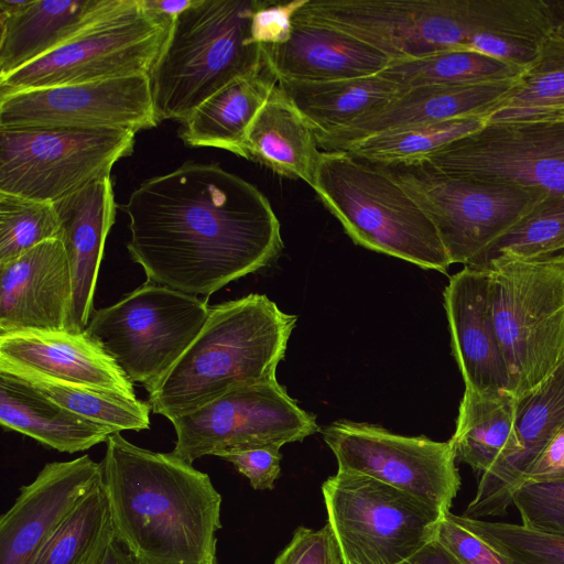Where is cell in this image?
I'll list each match as a JSON object with an SVG mask.
<instances>
[{
	"instance_id": "cell-1",
	"label": "cell",
	"mask_w": 564,
	"mask_h": 564,
	"mask_svg": "<svg viewBox=\"0 0 564 564\" xmlns=\"http://www.w3.org/2000/svg\"><path fill=\"white\" fill-rule=\"evenodd\" d=\"M120 208L128 252L147 282L206 300L270 264L280 221L253 184L215 163L188 161L143 181Z\"/></svg>"
},
{
	"instance_id": "cell-2",
	"label": "cell",
	"mask_w": 564,
	"mask_h": 564,
	"mask_svg": "<svg viewBox=\"0 0 564 564\" xmlns=\"http://www.w3.org/2000/svg\"><path fill=\"white\" fill-rule=\"evenodd\" d=\"M100 462L116 539L141 564H218L221 495L209 476L120 432Z\"/></svg>"
},
{
	"instance_id": "cell-3",
	"label": "cell",
	"mask_w": 564,
	"mask_h": 564,
	"mask_svg": "<svg viewBox=\"0 0 564 564\" xmlns=\"http://www.w3.org/2000/svg\"><path fill=\"white\" fill-rule=\"evenodd\" d=\"M296 321L264 294L209 306L197 337L148 392L151 411L173 421L232 390L275 381Z\"/></svg>"
},
{
	"instance_id": "cell-4",
	"label": "cell",
	"mask_w": 564,
	"mask_h": 564,
	"mask_svg": "<svg viewBox=\"0 0 564 564\" xmlns=\"http://www.w3.org/2000/svg\"><path fill=\"white\" fill-rule=\"evenodd\" d=\"M294 21L344 32L392 61L467 51L484 35L512 36L510 0H307Z\"/></svg>"
},
{
	"instance_id": "cell-5",
	"label": "cell",
	"mask_w": 564,
	"mask_h": 564,
	"mask_svg": "<svg viewBox=\"0 0 564 564\" xmlns=\"http://www.w3.org/2000/svg\"><path fill=\"white\" fill-rule=\"evenodd\" d=\"M258 0H194L175 18L149 74L158 123L184 121L232 79L267 59L265 47L250 43Z\"/></svg>"
},
{
	"instance_id": "cell-6",
	"label": "cell",
	"mask_w": 564,
	"mask_h": 564,
	"mask_svg": "<svg viewBox=\"0 0 564 564\" xmlns=\"http://www.w3.org/2000/svg\"><path fill=\"white\" fill-rule=\"evenodd\" d=\"M311 187L356 245L447 272L452 263L435 226L386 167L321 151Z\"/></svg>"
},
{
	"instance_id": "cell-7",
	"label": "cell",
	"mask_w": 564,
	"mask_h": 564,
	"mask_svg": "<svg viewBox=\"0 0 564 564\" xmlns=\"http://www.w3.org/2000/svg\"><path fill=\"white\" fill-rule=\"evenodd\" d=\"M490 271L492 318L519 400L564 360V251L540 258H497Z\"/></svg>"
},
{
	"instance_id": "cell-8",
	"label": "cell",
	"mask_w": 564,
	"mask_h": 564,
	"mask_svg": "<svg viewBox=\"0 0 564 564\" xmlns=\"http://www.w3.org/2000/svg\"><path fill=\"white\" fill-rule=\"evenodd\" d=\"M343 564H401L435 541L445 516L371 477L339 471L322 485Z\"/></svg>"
},
{
	"instance_id": "cell-9",
	"label": "cell",
	"mask_w": 564,
	"mask_h": 564,
	"mask_svg": "<svg viewBox=\"0 0 564 564\" xmlns=\"http://www.w3.org/2000/svg\"><path fill=\"white\" fill-rule=\"evenodd\" d=\"M207 300L150 282L117 303L94 311L85 332L127 379L149 392L204 327Z\"/></svg>"
},
{
	"instance_id": "cell-10",
	"label": "cell",
	"mask_w": 564,
	"mask_h": 564,
	"mask_svg": "<svg viewBox=\"0 0 564 564\" xmlns=\"http://www.w3.org/2000/svg\"><path fill=\"white\" fill-rule=\"evenodd\" d=\"M383 167L431 219L451 263L464 267L477 265L547 195L451 176L424 162Z\"/></svg>"
},
{
	"instance_id": "cell-11",
	"label": "cell",
	"mask_w": 564,
	"mask_h": 564,
	"mask_svg": "<svg viewBox=\"0 0 564 564\" xmlns=\"http://www.w3.org/2000/svg\"><path fill=\"white\" fill-rule=\"evenodd\" d=\"M174 20L126 3L31 64L0 77V96L62 85L149 75Z\"/></svg>"
},
{
	"instance_id": "cell-12",
	"label": "cell",
	"mask_w": 564,
	"mask_h": 564,
	"mask_svg": "<svg viewBox=\"0 0 564 564\" xmlns=\"http://www.w3.org/2000/svg\"><path fill=\"white\" fill-rule=\"evenodd\" d=\"M135 132L126 129L0 128V192L56 203L110 177L130 155Z\"/></svg>"
},
{
	"instance_id": "cell-13",
	"label": "cell",
	"mask_w": 564,
	"mask_h": 564,
	"mask_svg": "<svg viewBox=\"0 0 564 564\" xmlns=\"http://www.w3.org/2000/svg\"><path fill=\"white\" fill-rule=\"evenodd\" d=\"M171 422L176 434L171 453L188 464L232 451L282 447L318 431L315 416L278 380L232 390Z\"/></svg>"
},
{
	"instance_id": "cell-14",
	"label": "cell",
	"mask_w": 564,
	"mask_h": 564,
	"mask_svg": "<svg viewBox=\"0 0 564 564\" xmlns=\"http://www.w3.org/2000/svg\"><path fill=\"white\" fill-rule=\"evenodd\" d=\"M322 434L339 471L371 477L415 496L443 514L449 512L460 488L451 441L403 436L347 420L333 422Z\"/></svg>"
},
{
	"instance_id": "cell-15",
	"label": "cell",
	"mask_w": 564,
	"mask_h": 564,
	"mask_svg": "<svg viewBox=\"0 0 564 564\" xmlns=\"http://www.w3.org/2000/svg\"><path fill=\"white\" fill-rule=\"evenodd\" d=\"M424 163L451 176L564 195V121L485 123Z\"/></svg>"
},
{
	"instance_id": "cell-16",
	"label": "cell",
	"mask_w": 564,
	"mask_h": 564,
	"mask_svg": "<svg viewBox=\"0 0 564 564\" xmlns=\"http://www.w3.org/2000/svg\"><path fill=\"white\" fill-rule=\"evenodd\" d=\"M158 124L149 75L0 96L2 129H126L137 133Z\"/></svg>"
},
{
	"instance_id": "cell-17",
	"label": "cell",
	"mask_w": 564,
	"mask_h": 564,
	"mask_svg": "<svg viewBox=\"0 0 564 564\" xmlns=\"http://www.w3.org/2000/svg\"><path fill=\"white\" fill-rule=\"evenodd\" d=\"M100 478V463L88 455L47 463L0 518V564H32Z\"/></svg>"
},
{
	"instance_id": "cell-18",
	"label": "cell",
	"mask_w": 564,
	"mask_h": 564,
	"mask_svg": "<svg viewBox=\"0 0 564 564\" xmlns=\"http://www.w3.org/2000/svg\"><path fill=\"white\" fill-rule=\"evenodd\" d=\"M73 280L61 239L0 264V335L68 330Z\"/></svg>"
},
{
	"instance_id": "cell-19",
	"label": "cell",
	"mask_w": 564,
	"mask_h": 564,
	"mask_svg": "<svg viewBox=\"0 0 564 564\" xmlns=\"http://www.w3.org/2000/svg\"><path fill=\"white\" fill-rule=\"evenodd\" d=\"M0 371L108 389L135 397L133 384L85 330L0 335Z\"/></svg>"
},
{
	"instance_id": "cell-20",
	"label": "cell",
	"mask_w": 564,
	"mask_h": 564,
	"mask_svg": "<svg viewBox=\"0 0 564 564\" xmlns=\"http://www.w3.org/2000/svg\"><path fill=\"white\" fill-rule=\"evenodd\" d=\"M444 307L452 352L465 388L509 390V375L496 333L490 293V271L465 265L449 278Z\"/></svg>"
},
{
	"instance_id": "cell-21",
	"label": "cell",
	"mask_w": 564,
	"mask_h": 564,
	"mask_svg": "<svg viewBox=\"0 0 564 564\" xmlns=\"http://www.w3.org/2000/svg\"><path fill=\"white\" fill-rule=\"evenodd\" d=\"M517 79L474 85H429L403 88L380 108L336 131L316 135L323 151H344L373 134L462 117H486Z\"/></svg>"
},
{
	"instance_id": "cell-22",
	"label": "cell",
	"mask_w": 564,
	"mask_h": 564,
	"mask_svg": "<svg viewBox=\"0 0 564 564\" xmlns=\"http://www.w3.org/2000/svg\"><path fill=\"white\" fill-rule=\"evenodd\" d=\"M564 425V360L530 394L519 400L518 451L481 474L475 497L463 516L471 519L506 514L512 495L555 433Z\"/></svg>"
},
{
	"instance_id": "cell-23",
	"label": "cell",
	"mask_w": 564,
	"mask_h": 564,
	"mask_svg": "<svg viewBox=\"0 0 564 564\" xmlns=\"http://www.w3.org/2000/svg\"><path fill=\"white\" fill-rule=\"evenodd\" d=\"M73 280L68 332L85 330L94 313V295L107 236L117 204L110 177L54 203Z\"/></svg>"
},
{
	"instance_id": "cell-24",
	"label": "cell",
	"mask_w": 564,
	"mask_h": 564,
	"mask_svg": "<svg viewBox=\"0 0 564 564\" xmlns=\"http://www.w3.org/2000/svg\"><path fill=\"white\" fill-rule=\"evenodd\" d=\"M127 0H29L0 13V77L54 51Z\"/></svg>"
},
{
	"instance_id": "cell-25",
	"label": "cell",
	"mask_w": 564,
	"mask_h": 564,
	"mask_svg": "<svg viewBox=\"0 0 564 564\" xmlns=\"http://www.w3.org/2000/svg\"><path fill=\"white\" fill-rule=\"evenodd\" d=\"M278 79L327 82L378 75L391 58L329 26L297 22L288 42L265 47Z\"/></svg>"
},
{
	"instance_id": "cell-26",
	"label": "cell",
	"mask_w": 564,
	"mask_h": 564,
	"mask_svg": "<svg viewBox=\"0 0 564 564\" xmlns=\"http://www.w3.org/2000/svg\"><path fill=\"white\" fill-rule=\"evenodd\" d=\"M278 77L267 59L232 79L182 121L178 137L188 147H210L246 159L249 126L264 105Z\"/></svg>"
},
{
	"instance_id": "cell-27",
	"label": "cell",
	"mask_w": 564,
	"mask_h": 564,
	"mask_svg": "<svg viewBox=\"0 0 564 564\" xmlns=\"http://www.w3.org/2000/svg\"><path fill=\"white\" fill-rule=\"evenodd\" d=\"M0 423L63 453L107 442L113 432L50 400L29 382L0 371Z\"/></svg>"
},
{
	"instance_id": "cell-28",
	"label": "cell",
	"mask_w": 564,
	"mask_h": 564,
	"mask_svg": "<svg viewBox=\"0 0 564 564\" xmlns=\"http://www.w3.org/2000/svg\"><path fill=\"white\" fill-rule=\"evenodd\" d=\"M245 153L283 177L313 183L321 153L316 134L279 84L248 128Z\"/></svg>"
},
{
	"instance_id": "cell-29",
	"label": "cell",
	"mask_w": 564,
	"mask_h": 564,
	"mask_svg": "<svg viewBox=\"0 0 564 564\" xmlns=\"http://www.w3.org/2000/svg\"><path fill=\"white\" fill-rule=\"evenodd\" d=\"M519 399L508 390L465 388L449 440L456 458L481 474L519 448L516 424Z\"/></svg>"
},
{
	"instance_id": "cell-30",
	"label": "cell",
	"mask_w": 564,
	"mask_h": 564,
	"mask_svg": "<svg viewBox=\"0 0 564 564\" xmlns=\"http://www.w3.org/2000/svg\"><path fill=\"white\" fill-rule=\"evenodd\" d=\"M278 84L316 135L348 126L403 89L379 74L327 82L278 79Z\"/></svg>"
},
{
	"instance_id": "cell-31",
	"label": "cell",
	"mask_w": 564,
	"mask_h": 564,
	"mask_svg": "<svg viewBox=\"0 0 564 564\" xmlns=\"http://www.w3.org/2000/svg\"><path fill=\"white\" fill-rule=\"evenodd\" d=\"M564 111V25L555 23L541 40L534 59L486 123L543 120Z\"/></svg>"
},
{
	"instance_id": "cell-32",
	"label": "cell",
	"mask_w": 564,
	"mask_h": 564,
	"mask_svg": "<svg viewBox=\"0 0 564 564\" xmlns=\"http://www.w3.org/2000/svg\"><path fill=\"white\" fill-rule=\"evenodd\" d=\"M527 67L465 51H441L397 59L379 73L401 88L429 85H474L519 78Z\"/></svg>"
},
{
	"instance_id": "cell-33",
	"label": "cell",
	"mask_w": 564,
	"mask_h": 564,
	"mask_svg": "<svg viewBox=\"0 0 564 564\" xmlns=\"http://www.w3.org/2000/svg\"><path fill=\"white\" fill-rule=\"evenodd\" d=\"M485 117L469 116L417 124L373 134L344 151L380 166L424 162L452 142L480 130Z\"/></svg>"
},
{
	"instance_id": "cell-34",
	"label": "cell",
	"mask_w": 564,
	"mask_h": 564,
	"mask_svg": "<svg viewBox=\"0 0 564 564\" xmlns=\"http://www.w3.org/2000/svg\"><path fill=\"white\" fill-rule=\"evenodd\" d=\"M12 376L29 382L50 400L66 410L105 426L113 433L122 431L139 432L150 429L151 408L148 402H142L137 397L33 375Z\"/></svg>"
},
{
	"instance_id": "cell-35",
	"label": "cell",
	"mask_w": 564,
	"mask_h": 564,
	"mask_svg": "<svg viewBox=\"0 0 564 564\" xmlns=\"http://www.w3.org/2000/svg\"><path fill=\"white\" fill-rule=\"evenodd\" d=\"M113 538L109 501L100 478L32 564H89Z\"/></svg>"
},
{
	"instance_id": "cell-36",
	"label": "cell",
	"mask_w": 564,
	"mask_h": 564,
	"mask_svg": "<svg viewBox=\"0 0 564 564\" xmlns=\"http://www.w3.org/2000/svg\"><path fill=\"white\" fill-rule=\"evenodd\" d=\"M564 251V195H546L474 267L497 258L532 259Z\"/></svg>"
},
{
	"instance_id": "cell-37",
	"label": "cell",
	"mask_w": 564,
	"mask_h": 564,
	"mask_svg": "<svg viewBox=\"0 0 564 564\" xmlns=\"http://www.w3.org/2000/svg\"><path fill=\"white\" fill-rule=\"evenodd\" d=\"M54 203L0 192V264L59 237Z\"/></svg>"
},
{
	"instance_id": "cell-38",
	"label": "cell",
	"mask_w": 564,
	"mask_h": 564,
	"mask_svg": "<svg viewBox=\"0 0 564 564\" xmlns=\"http://www.w3.org/2000/svg\"><path fill=\"white\" fill-rule=\"evenodd\" d=\"M465 528L477 534L509 564H564V536L522 524L491 522L456 514Z\"/></svg>"
},
{
	"instance_id": "cell-39",
	"label": "cell",
	"mask_w": 564,
	"mask_h": 564,
	"mask_svg": "<svg viewBox=\"0 0 564 564\" xmlns=\"http://www.w3.org/2000/svg\"><path fill=\"white\" fill-rule=\"evenodd\" d=\"M521 524L564 536V480L529 481L512 495Z\"/></svg>"
},
{
	"instance_id": "cell-40",
	"label": "cell",
	"mask_w": 564,
	"mask_h": 564,
	"mask_svg": "<svg viewBox=\"0 0 564 564\" xmlns=\"http://www.w3.org/2000/svg\"><path fill=\"white\" fill-rule=\"evenodd\" d=\"M273 564H343L335 536L326 523L318 530L299 527Z\"/></svg>"
},
{
	"instance_id": "cell-41",
	"label": "cell",
	"mask_w": 564,
	"mask_h": 564,
	"mask_svg": "<svg viewBox=\"0 0 564 564\" xmlns=\"http://www.w3.org/2000/svg\"><path fill=\"white\" fill-rule=\"evenodd\" d=\"M435 540L460 564H509L487 542L458 522L451 511L441 519Z\"/></svg>"
},
{
	"instance_id": "cell-42",
	"label": "cell",
	"mask_w": 564,
	"mask_h": 564,
	"mask_svg": "<svg viewBox=\"0 0 564 564\" xmlns=\"http://www.w3.org/2000/svg\"><path fill=\"white\" fill-rule=\"evenodd\" d=\"M306 1H258L250 21V43L273 47L288 42L293 31L294 17Z\"/></svg>"
},
{
	"instance_id": "cell-43",
	"label": "cell",
	"mask_w": 564,
	"mask_h": 564,
	"mask_svg": "<svg viewBox=\"0 0 564 564\" xmlns=\"http://www.w3.org/2000/svg\"><path fill=\"white\" fill-rule=\"evenodd\" d=\"M278 446H264L221 454L219 457L230 464L257 490H267L274 487L280 476V462L282 455Z\"/></svg>"
},
{
	"instance_id": "cell-44",
	"label": "cell",
	"mask_w": 564,
	"mask_h": 564,
	"mask_svg": "<svg viewBox=\"0 0 564 564\" xmlns=\"http://www.w3.org/2000/svg\"><path fill=\"white\" fill-rule=\"evenodd\" d=\"M547 480H564V425L542 449L522 484Z\"/></svg>"
},
{
	"instance_id": "cell-45",
	"label": "cell",
	"mask_w": 564,
	"mask_h": 564,
	"mask_svg": "<svg viewBox=\"0 0 564 564\" xmlns=\"http://www.w3.org/2000/svg\"><path fill=\"white\" fill-rule=\"evenodd\" d=\"M401 564H460L441 543L436 540L425 546L412 558Z\"/></svg>"
},
{
	"instance_id": "cell-46",
	"label": "cell",
	"mask_w": 564,
	"mask_h": 564,
	"mask_svg": "<svg viewBox=\"0 0 564 564\" xmlns=\"http://www.w3.org/2000/svg\"><path fill=\"white\" fill-rule=\"evenodd\" d=\"M89 564H141L116 536Z\"/></svg>"
},
{
	"instance_id": "cell-47",
	"label": "cell",
	"mask_w": 564,
	"mask_h": 564,
	"mask_svg": "<svg viewBox=\"0 0 564 564\" xmlns=\"http://www.w3.org/2000/svg\"><path fill=\"white\" fill-rule=\"evenodd\" d=\"M140 2L147 10L175 20L193 4L194 0H140Z\"/></svg>"
},
{
	"instance_id": "cell-48",
	"label": "cell",
	"mask_w": 564,
	"mask_h": 564,
	"mask_svg": "<svg viewBox=\"0 0 564 564\" xmlns=\"http://www.w3.org/2000/svg\"><path fill=\"white\" fill-rule=\"evenodd\" d=\"M538 121V120H536ZM542 121H564V111L543 119Z\"/></svg>"
}]
</instances>
